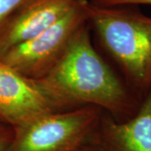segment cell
<instances>
[{"instance_id": "obj_8", "label": "cell", "mask_w": 151, "mask_h": 151, "mask_svg": "<svg viewBox=\"0 0 151 151\" xmlns=\"http://www.w3.org/2000/svg\"><path fill=\"white\" fill-rule=\"evenodd\" d=\"M14 128L0 122V151H9L14 139Z\"/></svg>"}, {"instance_id": "obj_9", "label": "cell", "mask_w": 151, "mask_h": 151, "mask_svg": "<svg viewBox=\"0 0 151 151\" xmlns=\"http://www.w3.org/2000/svg\"><path fill=\"white\" fill-rule=\"evenodd\" d=\"M27 0H0V24Z\"/></svg>"}, {"instance_id": "obj_7", "label": "cell", "mask_w": 151, "mask_h": 151, "mask_svg": "<svg viewBox=\"0 0 151 151\" xmlns=\"http://www.w3.org/2000/svg\"><path fill=\"white\" fill-rule=\"evenodd\" d=\"M77 0H27L0 24V56L53 25Z\"/></svg>"}, {"instance_id": "obj_1", "label": "cell", "mask_w": 151, "mask_h": 151, "mask_svg": "<svg viewBox=\"0 0 151 151\" xmlns=\"http://www.w3.org/2000/svg\"><path fill=\"white\" fill-rule=\"evenodd\" d=\"M33 81L51 113L96 107L122 122L133 118L142 103L97 50L89 23L54 68Z\"/></svg>"}, {"instance_id": "obj_10", "label": "cell", "mask_w": 151, "mask_h": 151, "mask_svg": "<svg viewBox=\"0 0 151 151\" xmlns=\"http://www.w3.org/2000/svg\"><path fill=\"white\" fill-rule=\"evenodd\" d=\"M91 3L97 6L113 7V6L148 4L151 5V0H91Z\"/></svg>"}, {"instance_id": "obj_5", "label": "cell", "mask_w": 151, "mask_h": 151, "mask_svg": "<svg viewBox=\"0 0 151 151\" xmlns=\"http://www.w3.org/2000/svg\"><path fill=\"white\" fill-rule=\"evenodd\" d=\"M80 151H151V91L129 120L119 122L103 112Z\"/></svg>"}, {"instance_id": "obj_3", "label": "cell", "mask_w": 151, "mask_h": 151, "mask_svg": "<svg viewBox=\"0 0 151 151\" xmlns=\"http://www.w3.org/2000/svg\"><path fill=\"white\" fill-rule=\"evenodd\" d=\"M89 0H77L53 25L8 50L0 60L35 81L52 70L64 56L78 31L88 23Z\"/></svg>"}, {"instance_id": "obj_6", "label": "cell", "mask_w": 151, "mask_h": 151, "mask_svg": "<svg viewBox=\"0 0 151 151\" xmlns=\"http://www.w3.org/2000/svg\"><path fill=\"white\" fill-rule=\"evenodd\" d=\"M50 113L35 82L0 60V122L15 129Z\"/></svg>"}, {"instance_id": "obj_4", "label": "cell", "mask_w": 151, "mask_h": 151, "mask_svg": "<svg viewBox=\"0 0 151 151\" xmlns=\"http://www.w3.org/2000/svg\"><path fill=\"white\" fill-rule=\"evenodd\" d=\"M103 112L96 107H85L44 115L14 129L9 151H80Z\"/></svg>"}, {"instance_id": "obj_2", "label": "cell", "mask_w": 151, "mask_h": 151, "mask_svg": "<svg viewBox=\"0 0 151 151\" xmlns=\"http://www.w3.org/2000/svg\"><path fill=\"white\" fill-rule=\"evenodd\" d=\"M97 45L141 102L151 91V17L132 5L88 4Z\"/></svg>"}]
</instances>
